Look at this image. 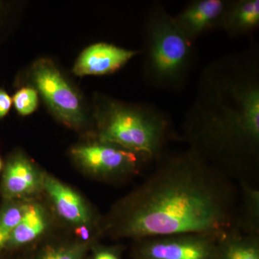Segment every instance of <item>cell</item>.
I'll return each mask as SVG.
<instances>
[{"label":"cell","mask_w":259,"mask_h":259,"mask_svg":"<svg viewBox=\"0 0 259 259\" xmlns=\"http://www.w3.org/2000/svg\"><path fill=\"white\" fill-rule=\"evenodd\" d=\"M182 136L188 149L236 183L258 186L256 44L205 66L184 119Z\"/></svg>","instance_id":"6da1fadb"},{"label":"cell","mask_w":259,"mask_h":259,"mask_svg":"<svg viewBox=\"0 0 259 259\" xmlns=\"http://www.w3.org/2000/svg\"><path fill=\"white\" fill-rule=\"evenodd\" d=\"M238 186L190 149L166 152L122 205L115 233L134 240L222 234L235 226Z\"/></svg>","instance_id":"7a4b0ae2"},{"label":"cell","mask_w":259,"mask_h":259,"mask_svg":"<svg viewBox=\"0 0 259 259\" xmlns=\"http://www.w3.org/2000/svg\"><path fill=\"white\" fill-rule=\"evenodd\" d=\"M144 40L141 54L146 83L157 90H183L195 64V49L161 3H153L147 12Z\"/></svg>","instance_id":"3957f363"},{"label":"cell","mask_w":259,"mask_h":259,"mask_svg":"<svg viewBox=\"0 0 259 259\" xmlns=\"http://www.w3.org/2000/svg\"><path fill=\"white\" fill-rule=\"evenodd\" d=\"M98 139L156 162L180 139L171 118L157 107L107 100L99 111Z\"/></svg>","instance_id":"277c9868"},{"label":"cell","mask_w":259,"mask_h":259,"mask_svg":"<svg viewBox=\"0 0 259 259\" xmlns=\"http://www.w3.org/2000/svg\"><path fill=\"white\" fill-rule=\"evenodd\" d=\"M222 234L185 233L135 240L138 259H218Z\"/></svg>","instance_id":"5b68a950"},{"label":"cell","mask_w":259,"mask_h":259,"mask_svg":"<svg viewBox=\"0 0 259 259\" xmlns=\"http://www.w3.org/2000/svg\"><path fill=\"white\" fill-rule=\"evenodd\" d=\"M72 153L86 169L101 178L136 177L152 163L143 155L98 139Z\"/></svg>","instance_id":"8992f818"},{"label":"cell","mask_w":259,"mask_h":259,"mask_svg":"<svg viewBox=\"0 0 259 259\" xmlns=\"http://www.w3.org/2000/svg\"><path fill=\"white\" fill-rule=\"evenodd\" d=\"M32 78L49 107L64 123L77 127L84 122L79 96L52 61H37L32 68Z\"/></svg>","instance_id":"52a82bcc"},{"label":"cell","mask_w":259,"mask_h":259,"mask_svg":"<svg viewBox=\"0 0 259 259\" xmlns=\"http://www.w3.org/2000/svg\"><path fill=\"white\" fill-rule=\"evenodd\" d=\"M228 0H194L173 16L181 32L194 44L206 32L221 29Z\"/></svg>","instance_id":"ba28073f"},{"label":"cell","mask_w":259,"mask_h":259,"mask_svg":"<svg viewBox=\"0 0 259 259\" xmlns=\"http://www.w3.org/2000/svg\"><path fill=\"white\" fill-rule=\"evenodd\" d=\"M140 54L141 51L128 50L100 42L83 51L75 64L74 71L78 76L112 74Z\"/></svg>","instance_id":"9c48e42d"},{"label":"cell","mask_w":259,"mask_h":259,"mask_svg":"<svg viewBox=\"0 0 259 259\" xmlns=\"http://www.w3.org/2000/svg\"><path fill=\"white\" fill-rule=\"evenodd\" d=\"M44 186L61 217L81 226L90 223L88 207L76 192L52 177H46Z\"/></svg>","instance_id":"30bf717a"},{"label":"cell","mask_w":259,"mask_h":259,"mask_svg":"<svg viewBox=\"0 0 259 259\" xmlns=\"http://www.w3.org/2000/svg\"><path fill=\"white\" fill-rule=\"evenodd\" d=\"M259 26V0H228L221 30L231 37L248 35Z\"/></svg>","instance_id":"8fae6325"},{"label":"cell","mask_w":259,"mask_h":259,"mask_svg":"<svg viewBox=\"0 0 259 259\" xmlns=\"http://www.w3.org/2000/svg\"><path fill=\"white\" fill-rule=\"evenodd\" d=\"M40 177L26 158L16 157L9 162L3 178V192L7 197H21L32 193L38 188Z\"/></svg>","instance_id":"7c38bea8"},{"label":"cell","mask_w":259,"mask_h":259,"mask_svg":"<svg viewBox=\"0 0 259 259\" xmlns=\"http://www.w3.org/2000/svg\"><path fill=\"white\" fill-rule=\"evenodd\" d=\"M218 259H259V235L230 228L220 238Z\"/></svg>","instance_id":"4fadbf2b"},{"label":"cell","mask_w":259,"mask_h":259,"mask_svg":"<svg viewBox=\"0 0 259 259\" xmlns=\"http://www.w3.org/2000/svg\"><path fill=\"white\" fill-rule=\"evenodd\" d=\"M238 202L235 226L240 231L259 235L258 186L248 182H238Z\"/></svg>","instance_id":"5bb4252c"},{"label":"cell","mask_w":259,"mask_h":259,"mask_svg":"<svg viewBox=\"0 0 259 259\" xmlns=\"http://www.w3.org/2000/svg\"><path fill=\"white\" fill-rule=\"evenodd\" d=\"M46 226L47 221L44 211L38 205L25 206L21 220L12 233L8 243L11 245L30 243L41 234Z\"/></svg>","instance_id":"9a60e30c"},{"label":"cell","mask_w":259,"mask_h":259,"mask_svg":"<svg viewBox=\"0 0 259 259\" xmlns=\"http://www.w3.org/2000/svg\"><path fill=\"white\" fill-rule=\"evenodd\" d=\"M25 206H11L0 215V250L9 241L12 233L21 220Z\"/></svg>","instance_id":"2e32d148"},{"label":"cell","mask_w":259,"mask_h":259,"mask_svg":"<svg viewBox=\"0 0 259 259\" xmlns=\"http://www.w3.org/2000/svg\"><path fill=\"white\" fill-rule=\"evenodd\" d=\"M15 108L21 115H27L35 111L37 105V95L32 88H23L14 97Z\"/></svg>","instance_id":"e0dca14e"},{"label":"cell","mask_w":259,"mask_h":259,"mask_svg":"<svg viewBox=\"0 0 259 259\" xmlns=\"http://www.w3.org/2000/svg\"><path fill=\"white\" fill-rule=\"evenodd\" d=\"M87 247L86 244H76L56 248L47 252L40 259H82Z\"/></svg>","instance_id":"ac0fdd59"},{"label":"cell","mask_w":259,"mask_h":259,"mask_svg":"<svg viewBox=\"0 0 259 259\" xmlns=\"http://www.w3.org/2000/svg\"><path fill=\"white\" fill-rule=\"evenodd\" d=\"M11 105L12 100L9 95L0 90V118L7 115Z\"/></svg>","instance_id":"d6986e66"},{"label":"cell","mask_w":259,"mask_h":259,"mask_svg":"<svg viewBox=\"0 0 259 259\" xmlns=\"http://www.w3.org/2000/svg\"><path fill=\"white\" fill-rule=\"evenodd\" d=\"M95 259H120L117 255L110 250H100L95 255Z\"/></svg>","instance_id":"ffe728a7"},{"label":"cell","mask_w":259,"mask_h":259,"mask_svg":"<svg viewBox=\"0 0 259 259\" xmlns=\"http://www.w3.org/2000/svg\"><path fill=\"white\" fill-rule=\"evenodd\" d=\"M76 233L77 236H79L81 239L84 240V241L88 240L90 237V231H89L88 228L84 225L83 226L81 225L79 228H77Z\"/></svg>","instance_id":"44dd1931"},{"label":"cell","mask_w":259,"mask_h":259,"mask_svg":"<svg viewBox=\"0 0 259 259\" xmlns=\"http://www.w3.org/2000/svg\"><path fill=\"white\" fill-rule=\"evenodd\" d=\"M1 167H2V163H1V161H0V169H1Z\"/></svg>","instance_id":"7402d4cb"}]
</instances>
